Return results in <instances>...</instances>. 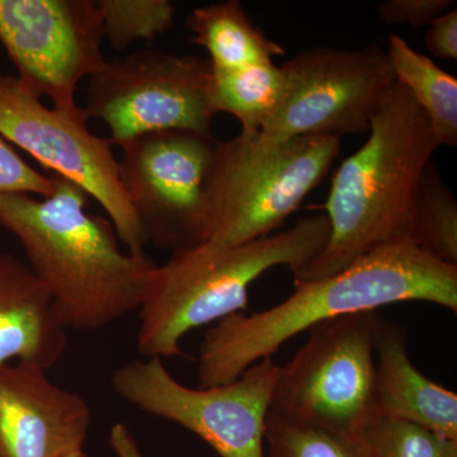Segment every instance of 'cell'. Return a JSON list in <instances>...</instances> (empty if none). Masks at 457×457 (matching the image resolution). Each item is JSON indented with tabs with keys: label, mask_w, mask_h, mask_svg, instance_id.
<instances>
[{
	"label": "cell",
	"mask_w": 457,
	"mask_h": 457,
	"mask_svg": "<svg viewBox=\"0 0 457 457\" xmlns=\"http://www.w3.org/2000/svg\"><path fill=\"white\" fill-rule=\"evenodd\" d=\"M405 302L432 303L456 314L457 266L399 242L329 278L295 282L294 293L278 305L237 312L206 330L198 348V385L231 383L258 361L272 359L288 339L329 319Z\"/></svg>",
	"instance_id": "1"
},
{
	"label": "cell",
	"mask_w": 457,
	"mask_h": 457,
	"mask_svg": "<svg viewBox=\"0 0 457 457\" xmlns=\"http://www.w3.org/2000/svg\"><path fill=\"white\" fill-rule=\"evenodd\" d=\"M89 196L54 176L49 196L0 195V227L17 237L66 329L92 332L139 311L155 264L122 252L112 222Z\"/></svg>",
	"instance_id": "2"
},
{
	"label": "cell",
	"mask_w": 457,
	"mask_h": 457,
	"mask_svg": "<svg viewBox=\"0 0 457 457\" xmlns=\"http://www.w3.org/2000/svg\"><path fill=\"white\" fill-rule=\"evenodd\" d=\"M438 146L426 113L396 83L368 141L336 171L324 204L329 240L294 270L295 282L329 278L380 246L409 242L418 185Z\"/></svg>",
	"instance_id": "3"
},
{
	"label": "cell",
	"mask_w": 457,
	"mask_h": 457,
	"mask_svg": "<svg viewBox=\"0 0 457 457\" xmlns=\"http://www.w3.org/2000/svg\"><path fill=\"white\" fill-rule=\"evenodd\" d=\"M328 216H305L293 227L245 245L204 243L173 252L156 266L139 308L137 351L145 359L182 354L183 337L213 321L245 312L249 286L267 270L286 266L291 272L326 248Z\"/></svg>",
	"instance_id": "4"
},
{
	"label": "cell",
	"mask_w": 457,
	"mask_h": 457,
	"mask_svg": "<svg viewBox=\"0 0 457 457\" xmlns=\"http://www.w3.org/2000/svg\"><path fill=\"white\" fill-rule=\"evenodd\" d=\"M341 153L333 135L218 141L210 179L212 242L233 246L269 237L327 176Z\"/></svg>",
	"instance_id": "5"
},
{
	"label": "cell",
	"mask_w": 457,
	"mask_h": 457,
	"mask_svg": "<svg viewBox=\"0 0 457 457\" xmlns=\"http://www.w3.org/2000/svg\"><path fill=\"white\" fill-rule=\"evenodd\" d=\"M378 311L319 323L293 359L279 366L270 411L284 420L363 437L378 420Z\"/></svg>",
	"instance_id": "6"
},
{
	"label": "cell",
	"mask_w": 457,
	"mask_h": 457,
	"mask_svg": "<svg viewBox=\"0 0 457 457\" xmlns=\"http://www.w3.org/2000/svg\"><path fill=\"white\" fill-rule=\"evenodd\" d=\"M278 371L275 361L264 359L231 383L194 389L152 357L114 369L111 385L129 404L194 432L221 457H266L264 432Z\"/></svg>",
	"instance_id": "7"
},
{
	"label": "cell",
	"mask_w": 457,
	"mask_h": 457,
	"mask_svg": "<svg viewBox=\"0 0 457 457\" xmlns=\"http://www.w3.org/2000/svg\"><path fill=\"white\" fill-rule=\"evenodd\" d=\"M212 65L194 55L143 50L104 62L89 78L87 119L99 120L108 140L122 147L154 132L187 130L212 135L209 101Z\"/></svg>",
	"instance_id": "8"
},
{
	"label": "cell",
	"mask_w": 457,
	"mask_h": 457,
	"mask_svg": "<svg viewBox=\"0 0 457 457\" xmlns=\"http://www.w3.org/2000/svg\"><path fill=\"white\" fill-rule=\"evenodd\" d=\"M0 137L95 198L128 252L145 253L149 243L123 188L112 143L89 130L83 108L46 107L16 77L0 74Z\"/></svg>",
	"instance_id": "9"
},
{
	"label": "cell",
	"mask_w": 457,
	"mask_h": 457,
	"mask_svg": "<svg viewBox=\"0 0 457 457\" xmlns=\"http://www.w3.org/2000/svg\"><path fill=\"white\" fill-rule=\"evenodd\" d=\"M216 145L212 135L170 130L121 147L120 179L147 243L177 252L212 239Z\"/></svg>",
	"instance_id": "10"
},
{
	"label": "cell",
	"mask_w": 457,
	"mask_h": 457,
	"mask_svg": "<svg viewBox=\"0 0 457 457\" xmlns=\"http://www.w3.org/2000/svg\"><path fill=\"white\" fill-rule=\"evenodd\" d=\"M281 101L261 130L272 139L370 130L396 86L386 51L314 47L279 66Z\"/></svg>",
	"instance_id": "11"
},
{
	"label": "cell",
	"mask_w": 457,
	"mask_h": 457,
	"mask_svg": "<svg viewBox=\"0 0 457 457\" xmlns=\"http://www.w3.org/2000/svg\"><path fill=\"white\" fill-rule=\"evenodd\" d=\"M95 0H0V44L18 82L54 108L77 112V89L106 62Z\"/></svg>",
	"instance_id": "12"
},
{
	"label": "cell",
	"mask_w": 457,
	"mask_h": 457,
	"mask_svg": "<svg viewBox=\"0 0 457 457\" xmlns=\"http://www.w3.org/2000/svg\"><path fill=\"white\" fill-rule=\"evenodd\" d=\"M92 411L35 363L0 366V457H69L84 451Z\"/></svg>",
	"instance_id": "13"
},
{
	"label": "cell",
	"mask_w": 457,
	"mask_h": 457,
	"mask_svg": "<svg viewBox=\"0 0 457 457\" xmlns=\"http://www.w3.org/2000/svg\"><path fill=\"white\" fill-rule=\"evenodd\" d=\"M68 329L29 264L0 252V366L12 360L45 371L64 356Z\"/></svg>",
	"instance_id": "14"
},
{
	"label": "cell",
	"mask_w": 457,
	"mask_h": 457,
	"mask_svg": "<svg viewBox=\"0 0 457 457\" xmlns=\"http://www.w3.org/2000/svg\"><path fill=\"white\" fill-rule=\"evenodd\" d=\"M378 418L405 420L457 441V395L427 378L409 359L404 327L381 318L375 339Z\"/></svg>",
	"instance_id": "15"
},
{
	"label": "cell",
	"mask_w": 457,
	"mask_h": 457,
	"mask_svg": "<svg viewBox=\"0 0 457 457\" xmlns=\"http://www.w3.org/2000/svg\"><path fill=\"white\" fill-rule=\"evenodd\" d=\"M191 41L209 53L210 65L219 71H236L273 62L284 55L278 42L270 40L237 0L195 8L186 21Z\"/></svg>",
	"instance_id": "16"
},
{
	"label": "cell",
	"mask_w": 457,
	"mask_h": 457,
	"mask_svg": "<svg viewBox=\"0 0 457 457\" xmlns=\"http://www.w3.org/2000/svg\"><path fill=\"white\" fill-rule=\"evenodd\" d=\"M387 59L396 83L411 93L431 123L441 145H457V79L428 56L411 49L404 38L389 36Z\"/></svg>",
	"instance_id": "17"
},
{
	"label": "cell",
	"mask_w": 457,
	"mask_h": 457,
	"mask_svg": "<svg viewBox=\"0 0 457 457\" xmlns=\"http://www.w3.org/2000/svg\"><path fill=\"white\" fill-rule=\"evenodd\" d=\"M284 77L273 62L219 71L212 68L209 101L212 112L228 113L242 126V134H258L281 101Z\"/></svg>",
	"instance_id": "18"
},
{
	"label": "cell",
	"mask_w": 457,
	"mask_h": 457,
	"mask_svg": "<svg viewBox=\"0 0 457 457\" xmlns=\"http://www.w3.org/2000/svg\"><path fill=\"white\" fill-rule=\"evenodd\" d=\"M409 242L445 263L457 266V203L435 162L420 177L411 218Z\"/></svg>",
	"instance_id": "19"
},
{
	"label": "cell",
	"mask_w": 457,
	"mask_h": 457,
	"mask_svg": "<svg viewBox=\"0 0 457 457\" xmlns=\"http://www.w3.org/2000/svg\"><path fill=\"white\" fill-rule=\"evenodd\" d=\"M266 457H375L363 437L291 422L269 411Z\"/></svg>",
	"instance_id": "20"
},
{
	"label": "cell",
	"mask_w": 457,
	"mask_h": 457,
	"mask_svg": "<svg viewBox=\"0 0 457 457\" xmlns=\"http://www.w3.org/2000/svg\"><path fill=\"white\" fill-rule=\"evenodd\" d=\"M104 40L116 51L137 41H153L173 27L176 8L170 0H95Z\"/></svg>",
	"instance_id": "21"
},
{
	"label": "cell",
	"mask_w": 457,
	"mask_h": 457,
	"mask_svg": "<svg viewBox=\"0 0 457 457\" xmlns=\"http://www.w3.org/2000/svg\"><path fill=\"white\" fill-rule=\"evenodd\" d=\"M375 457H457V441L394 418H378L363 435Z\"/></svg>",
	"instance_id": "22"
},
{
	"label": "cell",
	"mask_w": 457,
	"mask_h": 457,
	"mask_svg": "<svg viewBox=\"0 0 457 457\" xmlns=\"http://www.w3.org/2000/svg\"><path fill=\"white\" fill-rule=\"evenodd\" d=\"M54 191V176H45L27 163L16 149L0 137V195L25 194L46 197Z\"/></svg>",
	"instance_id": "23"
},
{
	"label": "cell",
	"mask_w": 457,
	"mask_h": 457,
	"mask_svg": "<svg viewBox=\"0 0 457 457\" xmlns=\"http://www.w3.org/2000/svg\"><path fill=\"white\" fill-rule=\"evenodd\" d=\"M455 4L453 0H389L378 5V14L386 25L420 29L456 8Z\"/></svg>",
	"instance_id": "24"
},
{
	"label": "cell",
	"mask_w": 457,
	"mask_h": 457,
	"mask_svg": "<svg viewBox=\"0 0 457 457\" xmlns=\"http://www.w3.org/2000/svg\"><path fill=\"white\" fill-rule=\"evenodd\" d=\"M426 47L429 53L440 59H457V11L436 18L428 25L425 36Z\"/></svg>",
	"instance_id": "25"
},
{
	"label": "cell",
	"mask_w": 457,
	"mask_h": 457,
	"mask_svg": "<svg viewBox=\"0 0 457 457\" xmlns=\"http://www.w3.org/2000/svg\"><path fill=\"white\" fill-rule=\"evenodd\" d=\"M110 445L117 457H145L125 423H114L110 432Z\"/></svg>",
	"instance_id": "26"
},
{
	"label": "cell",
	"mask_w": 457,
	"mask_h": 457,
	"mask_svg": "<svg viewBox=\"0 0 457 457\" xmlns=\"http://www.w3.org/2000/svg\"><path fill=\"white\" fill-rule=\"evenodd\" d=\"M69 457H88L86 455V453L82 451V453H74V455L69 456Z\"/></svg>",
	"instance_id": "27"
}]
</instances>
